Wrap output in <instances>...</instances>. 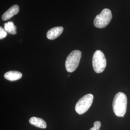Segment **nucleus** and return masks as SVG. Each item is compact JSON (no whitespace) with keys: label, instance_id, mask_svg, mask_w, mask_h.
Segmentation results:
<instances>
[{"label":"nucleus","instance_id":"423d86ee","mask_svg":"<svg viewBox=\"0 0 130 130\" xmlns=\"http://www.w3.org/2000/svg\"><path fill=\"white\" fill-rule=\"evenodd\" d=\"M19 11V5H13L9 9L6 11L2 17V20L6 21L12 18L14 15L18 14Z\"/></svg>","mask_w":130,"mask_h":130},{"label":"nucleus","instance_id":"20e7f679","mask_svg":"<svg viewBox=\"0 0 130 130\" xmlns=\"http://www.w3.org/2000/svg\"><path fill=\"white\" fill-rule=\"evenodd\" d=\"M112 18L111 11L109 9L103 10L101 13L98 15L94 19V25L98 28H104L107 27Z\"/></svg>","mask_w":130,"mask_h":130},{"label":"nucleus","instance_id":"0eeeda50","mask_svg":"<svg viewBox=\"0 0 130 130\" xmlns=\"http://www.w3.org/2000/svg\"><path fill=\"white\" fill-rule=\"evenodd\" d=\"M62 27H56L50 29L47 33V37L49 40H54L58 37L63 32Z\"/></svg>","mask_w":130,"mask_h":130},{"label":"nucleus","instance_id":"f03ea898","mask_svg":"<svg viewBox=\"0 0 130 130\" xmlns=\"http://www.w3.org/2000/svg\"><path fill=\"white\" fill-rule=\"evenodd\" d=\"M81 57L82 53L79 50H75L70 53L65 62V67L68 72H72L77 69Z\"/></svg>","mask_w":130,"mask_h":130},{"label":"nucleus","instance_id":"9d476101","mask_svg":"<svg viewBox=\"0 0 130 130\" xmlns=\"http://www.w3.org/2000/svg\"><path fill=\"white\" fill-rule=\"evenodd\" d=\"M4 29L7 33L12 34H15L17 33V27L14 23L10 21L4 24Z\"/></svg>","mask_w":130,"mask_h":130},{"label":"nucleus","instance_id":"9b49d317","mask_svg":"<svg viewBox=\"0 0 130 130\" xmlns=\"http://www.w3.org/2000/svg\"><path fill=\"white\" fill-rule=\"evenodd\" d=\"M7 32L5 30L4 28L1 27H0V39L2 40L6 37L7 36Z\"/></svg>","mask_w":130,"mask_h":130},{"label":"nucleus","instance_id":"7ed1b4c3","mask_svg":"<svg viewBox=\"0 0 130 130\" xmlns=\"http://www.w3.org/2000/svg\"><path fill=\"white\" fill-rule=\"evenodd\" d=\"M93 68L97 73L104 71L107 66V60L102 52L98 50L94 52L92 59Z\"/></svg>","mask_w":130,"mask_h":130},{"label":"nucleus","instance_id":"1a4fd4ad","mask_svg":"<svg viewBox=\"0 0 130 130\" xmlns=\"http://www.w3.org/2000/svg\"><path fill=\"white\" fill-rule=\"evenodd\" d=\"M29 123L41 129H45L47 127L46 122L42 118H37L36 117H31L29 120Z\"/></svg>","mask_w":130,"mask_h":130},{"label":"nucleus","instance_id":"39448f33","mask_svg":"<svg viewBox=\"0 0 130 130\" xmlns=\"http://www.w3.org/2000/svg\"><path fill=\"white\" fill-rule=\"evenodd\" d=\"M93 100V95L89 93L81 98L75 106V110L79 114H83L87 111L92 106Z\"/></svg>","mask_w":130,"mask_h":130},{"label":"nucleus","instance_id":"f257e3e1","mask_svg":"<svg viewBox=\"0 0 130 130\" xmlns=\"http://www.w3.org/2000/svg\"><path fill=\"white\" fill-rule=\"evenodd\" d=\"M127 98L124 93L119 92L115 95L113 102V109L118 117H123L127 111Z\"/></svg>","mask_w":130,"mask_h":130},{"label":"nucleus","instance_id":"f8f14e48","mask_svg":"<svg viewBox=\"0 0 130 130\" xmlns=\"http://www.w3.org/2000/svg\"><path fill=\"white\" fill-rule=\"evenodd\" d=\"M101 123L99 121H96L93 123V127L96 129H97L98 130H99L101 127Z\"/></svg>","mask_w":130,"mask_h":130},{"label":"nucleus","instance_id":"ddd939ff","mask_svg":"<svg viewBox=\"0 0 130 130\" xmlns=\"http://www.w3.org/2000/svg\"><path fill=\"white\" fill-rule=\"evenodd\" d=\"M90 130H98L97 129H96L95 128H94V127H93L92 128H91V129H90Z\"/></svg>","mask_w":130,"mask_h":130},{"label":"nucleus","instance_id":"6e6552de","mask_svg":"<svg viewBox=\"0 0 130 130\" xmlns=\"http://www.w3.org/2000/svg\"><path fill=\"white\" fill-rule=\"evenodd\" d=\"M22 74L18 71H9L6 72L4 75V78L9 81H16L21 79Z\"/></svg>","mask_w":130,"mask_h":130}]
</instances>
